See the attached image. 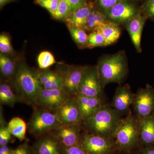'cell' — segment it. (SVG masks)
<instances>
[{
  "label": "cell",
  "mask_w": 154,
  "mask_h": 154,
  "mask_svg": "<svg viewBox=\"0 0 154 154\" xmlns=\"http://www.w3.org/2000/svg\"><path fill=\"white\" fill-rule=\"evenodd\" d=\"M122 119L121 113L112 106L103 105L91 117L83 122L82 126L89 133L113 139Z\"/></svg>",
  "instance_id": "obj_1"
},
{
  "label": "cell",
  "mask_w": 154,
  "mask_h": 154,
  "mask_svg": "<svg viewBox=\"0 0 154 154\" xmlns=\"http://www.w3.org/2000/svg\"><path fill=\"white\" fill-rule=\"evenodd\" d=\"M96 66L102 88L110 83L122 82L128 74L127 59L124 51L101 58Z\"/></svg>",
  "instance_id": "obj_2"
},
{
  "label": "cell",
  "mask_w": 154,
  "mask_h": 154,
  "mask_svg": "<svg viewBox=\"0 0 154 154\" xmlns=\"http://www.w3.org/2000/svg\"><path fill=\"white\" fill-rule=\"evenodd\" d=\"M14 79L16 91L24 103L33 107L42 88L37 71L21 64L17 67Z\"/></svg>",
  "instance_id": "obj_3"
},
{
  "label": "cell",
  "mask_w": 154,
  "mask_h": 154,
  "mask_svg": "<svg viewBox=\"0 0 154 154\" xmlns=\"http://www.w3.org/2000/svg\"><path fill=\"white\" fill-rule=\"evenodd\" d=\"M113 139L116 148L122 151H130L136 146L139 140L138 120L131 112L122 119Z\"/></svg>",
  "instance_id": "obj_4"
},
{
  "label": "cell",
  "mask_w": 154,
  "mask_h": 154,
  "mask_svg": "<svg viewBox=\"0 0 154 154\" xmlns=\"http://www.w3.org/2000/svg\"><path fill=\"white\" fill-rule=\"evenodd\" d=\"M32 116L27 123L28 132L36 138L52 132L62 125L54 113L43 108L34 107Z\"/></svg>",
  "instance_id": "obj_5"
},
{
  "label": "cell",
  "mask_w": 154,
  "mask_h": 154,
  "mask_svg": "<svg viewBox=\"0 0 154 154\" xmlns=\"http://www.w3.org/2000/svg\"><path fill=\"white\" fill-rule=\"evenodd\" d=\"M78 145L90 154H110L116 148L113 139L107 138L85 131Z\"/></svg>",
  "instance_id": "obj_6"
},
{
  "label": "cell",
  "mask_w": 154,
  "mask_h": 154,
  "mask_svg": "<svg viewBox=\"0 0 154 154\" xmlns=\"http://www.w3.org/2000/svg\"><path fill=\"white\" fill-rule=\"evenodd\" d=\"M63 89H44L42 88L38 92L34 107L43 108L53 112L61 105L71 97Z\"/></svg>",
  "instance_id": "obj_7"
},
{
  "label": "cell",
  "mask_w": 154,
  "mask_h": 154,
  "mask_svg": "<svg viewBox=\"0 0 154 154\" xmlns=\"http://www.w3.org/2000/svg\"><path fill=\"white\" fill-rule=\"evenodd\" d=\"M102 88L96 66H86L80 82L78 94L102 98Z\"/></svg>",
  "instance_id": "obj_8"
},
{
  "label": "cell",
  "mask_w": 154,
  "mask_h": 154,
  "mask_svg": "<svg viewBox=\"0 0 154 154\" xmlns=\"http://www.w3.org/2000/svg\"><path fill=\"white\" fill-rule=\"evenodd\" d=\"M133 106L137 117L149 116L154 113V89L149 85L140 88L135 94Z\"/></svg>",
  "instance_id": "obj_9"
},
{
  "label": "cell",
  "mask_w": 154,
  "mask_h": 154,
  "mask_svg": "<svg viewBox=\"0 0 154 154\" xmlns=\"http://www.w3.org/2000/svg\"><path fill=\"white\" fill-rule=\"evenodd\" d=\"M54 113L62 124H82L76 96L69 98Z\"/></svg>",
  "instance_id": "obj_10"
},
{
  "label": "cell",
  "mask_w": 154,
  "mask_h": 154,
  "mask_svg": "<svg viewBox=\"0 0 154 154\" xmlns=\"http://www.w3.org/2000/svg\"><path fill=\"white\" fill-rule=\"evenodd\" d=\"M82 124H63L50 133L57 139L63 148L69 147L79 144Z\"/></svg>",
  "instance_id": "obj_11"
},
{
  "label": "cell",
  "mask_w": 154,
  "mask_h": 154,
  "mask_svg": "<svg viewBox=\"0 0 154 154\" xmlns=\"http://www.w3.org/2000/svg\"><path fill=\"white\" fill-rule=\"evenodd\" d=\"M86 66H72L58 72L62 79L63 89L71 96L79 93V88Z\"/></svg>",
  "instance_id": "obj_12"
},
{
  "label": "cell",
  "mask_w": 154,
  "mask_h": 154,
  "mask_svg": "<svg viewBox=\"0 0 154 154\" xmlns=\"http://www.w3.org/2000/svg\"><path fill=\"white\" fill-rule=\"evenodd\" d=\"M139 11L133 4L126 0L105 11V14L110 21L119 25L126 23Z\"/></svg>",
  "instance_id": "obj_13"
},
{
  "label": "cell",
  "mask_w": 154,
  "mask_h": 154,
  "mask_svg": "<svg viewBox=\"0 0 154 154\" xmlns=\"http://www.w3.org/2000/svg\"><path fill=\"white\" fill-rule=\"evenodd\" d=\"M135 94L128 84L119 86L116 89L111 106L121 114L131 112L130 108L133 105Z\"/></svg>",
  "instance_id": "obj_14"
},
{
  "label": "cell",
  "mask_w": 154,
  "mask_h": 154,
  "mask_svg": "<svg viewBox=\"0 0 154 154\" xmlns=\"http://www.w3.org/2000/svg\"><path fill=\"white\" fill-rule=\"evenodd\" d=\"M147 19L140 10L132 19L125 23L133 44L138 53L142 51L141 46L142 34Z\"/></svg>",
  "instance_id": "obj_15"
},
{
  "label": "cell",
  "mask_w": 154,
  "mask_h": 154,
  "mask_svg": "<svg viewBox=\"0 0 154 154\" xmlns=\"http://www.w3.org/2000/svg\"><path fill=\"white\" fill-rule=\"evenodd\" d=\"M32 147L34 154L63 153V147L50 133L37 138Z\"/></svg>",
  "instance_id": "obj_16"
},
{
  "label": "cell",
  "mask_w": 154,
  "mask_h": 154,
  "mask_svg": "<svg viewBox=\"0 0 154 154\" xmlns=\"http://www.w3.org/2000/svg\"><path fill=\"white\" fill-rule=\"evenodd\" d=\"M76 97L83 122L91 117L103 105L102 98L79 94Z\"/></svg>",
  "instance_id": "obj_17"
},
{
  "label": "cell",
  "mask_w": 154,
  "mask_h": 154,
  "mask_svg": "<svg viewBox=\"0 0 154 154\" xmlns=\"http://www.w3.org/2000/svg\"><path fill=\"white\" fill-rule=\"evenodd\" d=\"M139 140L147 146L154 145V113L146 117H137Z\"/></svg>",
  "instance_id": "obj_18"
},
{
  "label": "cell",
  "mask_w": 154,
  "mask_h": 154,
  "mask_svg": "<svg viewBox=\"0 0 154 154\" xmlns=\"http://www.w3.org/2000/svg\"><path fill=\"white\" fill-rule=\"evenodd\" d=\"M94 8V3L87 2L82 7L72 12L69 17L66 20L67 25L84 29L88 17Z\"/></svg>",
  "instance_id": "obj_19"
},
{
  "label": "cell",
  "mask_w": 154,
  "mask_h": 154,
  "mask_svg": "<svg viewBox=\"0 0 154 154\" xmlns=\"http://www.w3.org/2000/svg\"><path fill=\"white\" fill-rule=\"evenodd\" d=\"M42 88L46 89H63L62 79L59 72L49 70L37 71Z\"/></svg>",
  "instance_id": "obj_20"
},
{
  "label": "cell",
  "mask_w": 154,
  "mask_h": 154,
  "mask_svg": "<svg viewBox=\"0 0 154 154\" xmlns=\"http://www.w3.org/2000/svg\"><path fill=\"white\" fill-rule=\"evenodd\" d=\"M0 103L1 105L13 107L18 103H24L17 91H14L11 85L7 82L0 85Z\"/></svg>",
  "instance_id": "obj_21"
},
{
  "label": "cell",
  "mask_w": 154,
  "mask_h": 154,
  "mask_svg": "<svg viewBox=\"0 0 154 154\" xmlns=\"http://www.w3.org/2000/svg\"><path fill=\"white\" fill-rule=\"evenodd\" d=\"M96 30L99 31L105 38L106 45H110L117 41L121 34V29L118 24L109 21Z\"/></svg>",
  "instance_id": "obj_22"
},
{
  "label": "cell",
  "mask_w": 154,
  "mask_h": 154,
  "mask_svg": "<svg viewBox=\"0 0 154 154\" xmlns=\"http://www.w3.org/2000/svg\"><path fill=\"white\" fill-rule=\"evenodd\" d=\"M109 21L105 14L94 8L88 17L84 29L92 32Z\"/></svg>",
  "instance_id": "obj_23"
},
{
  "label": "cell",
  "mask_w": 154,
  "mask_h": 154,
  "mask_svg": "<svg viewBox=\"0 0 154 154\" xmlns=\"http://www.w3.org/2000/svg\"><path fill=\"white\" fill-rule=\"evenodd\" d=\"M8 127L11 134L20 142L26 140L27 124L23 119L19 117H14L8 123Z\"/></svg>",
  "instance_id": "obj_24"
},
{
  "label": "cell",
  "mask_w": 154,
  "mask_h": 154,
  "mask_svg": "<svg viewBox=\"0 0 154 154\" xmlns=\"http://www.w3.org/2000/svg\"><path fill=\"white\" fill-rule=\"evenodd\" d=\"M17 67L14 61L4 54H0V70L1 74L6 79L14 78Z\"/></svg>",
  "instance_id": "obj_25"
},
{
  "label": "cell",
  "mask_w": 154,
  "mask_h": 154,
  "mask_svg": "<svg viewBox=\"0 0 154 154\" xmlns=\"http://www.w3.org/2000/svg\"><path fill=\"white\" fill-rule=\"evenodd\" d=\"M72 38L80 48H87L88 35L83 28L68 25Z\"/></svg>",
  "instance_id": "obj_26"
},
{
  "label": "cell",
  "mask_w": 154,
  "mask_h": 154,
  "mask_svg": "<svg viewBox=\"0 0 154 154\" xmlns=\"http://www.w3.org/2000/svg\"><path fill=\"white\" fill-rule=\"evenodd\" d=\"M72 12V9L66 0H59L57 8L52 16L56 19L66 20Z\"/></svg>",
  "instance_id": "obj_27"
},
{
  "label": "cell",
  "mask_w": 154,
  "mask_h": 154,
  "mask_svg": "<svg viewBox=\"0 0 154 154\" xmlns=\"http://www.w3.org/2000/svg\"><path fill=\"white\" fill-rule=\"evenodd\" d=\"M104 46H106V42L104 37L99 31L94 30L88 35V48H93Z\"/></svg>",
  "instance_id": "obj_28"
},
{
  "label": "cell",
  "mask_w": 154,
  "mask_h": 154,
  "mask_svg": "<svg viewBox=\"0 0 154 154\" xmlns=\"http://www.w3.org/2000/svg\"><path fill=\"white\" fill-rule=\"evenodd\" d=\"M37 63L39 68L45 69L56 63V61L51 53L48 51H43L38 55Z\"/></svg>",
  "instance_id": "obj_29"
},
{
  "label": "cell",
  "mask_w": 154,
  "mask_h": 154,
  "mask_svg": "<svg viewBox=\"0 0 154 154\" xmlns=\"http://www.w3.org/2000/svg\"><path fill=\"white\" fill-rule=\"evenodd\" d=\"M16 138L10 132L8 123L0 126V146L14 143Z\"/></svg>",
  "instance_id": "obj_30"
},
{
  "label": "cell",
  "mask_w": 154,
  "mask_h": 154,
  "mask_svg": "<svg viewBox=\"0 0 154 154\" xmlns=\"http://www.w3.org/2000/svg\"><path fill=\"white\" fill-rule=\"evenodd\" d=\"M36 4L47 9L51 15L56 11L59 0H36Z\"/></svg>",
  "instance_id": "obj_31"
},
{
  "label": "cell",
  "mask_w": 154,
  "mask_h": 154,
  "mask_svg": "<svg viewBox=\"0 0 154 154\" xmlns=\"http://www.w3.org/2000/svg\"><path fill=\"white\" fill-rule=\"evenodd\" d=\"M140 11L147 19L154 20V0H147Z\"/></svg>",
  "instance_id": "obj_32"
},
{
  "label": "cell",
  "mask_w": 154,
  "mask_h": 154,
  "mask_svg": "<svg viewBox=\"0 0 154 154\" xmlns=\"http://www.w3.org/2000/svg\"><path fill=\"white\" fill-rule=\"evenodd\" d=\"M0 51L4 54L10 53L13 51L10 38L5 34H1L0 36Z\"/></svg>",
  "instance_id": "obj_33"
},
{
  "label": "cell",
  "mask_w": 154,
  "mask_h": 154,
  "mask_svg": "<svg viewBox=\"0 0 154 154\" xmlns=\"http://www.w3.org/2000/svg\"><path fill=\"white\" fill-rule=\"evenodd\" d=\"M11 154H34L32 146H30L27 141L14 149Z\"/></svg>",
  "instance_id": "obj_34"
},
{
  "label": "cell",
  "mask_w": 154,
  "mask_h": 154,
  "mask_svg": "<svg viewBox=\"0 0 154 154\" xmlns=\"http://www.w3.org/2000/svg\"><path fill=\"white\" fill-rule=\"evenodd\" d=\"M126 0H98L99 5L104 11H108L118 3Z\"/></svg>",
  "instance_id": "obj_35"
},
{
  "label": "cell",
  "mask_w": 154,
  "mask_h": 154,
  "mask_svg": "<svg viewBox=\"0 0 154 154\" xmlns=\"http://www.w3.org/2000/svg\"><path fill=\"white\" fill-rule=\"evenodd\" d=\"M63 154H90L79 145L63 148Z\"/></svg>",
  "instance_id": "obj_36"
},
{
  "label": "cell",
  "mask_w": 154,
  "mask_h": 154,
  "mask_svg": "<svg viewBox=\"0 0 154 154\" xmlns=\"http://www.w3.org/2000/svg\"><path fill=\"white\" fill-rule=\"evenodd\" d=\"M72 12L79 8L87 3L86 0H66Z\"/></svg>",
  "instance_id": "obj_37"
},
{
  "label": "cell",
  "mask_w": 154,
  "mask_h": 154,
  "mask_svg": "<svg viewBox=\"0 0 154 154\" xmlns=\"http://www.w3.org/2000/svg\"><path fill=\"white\" fill-rule=\"evenodd\" d=\"M14 149L8 145L0 146V154H11Z\"/></svg>",
  "instance_id": "obj_38"
},
{
  "label": "cell",
  "mask_w": 154,
  "mask_h": 154,
  "mask_svg": "<svg viewBox=\"0 0 154 154\" xmlns=\"http://www.w3.org/2000/svg\"><path fill=\"white\" fill-rule=\"evenodd\" d=\"M141 154H154V147L152 146H147L143 149Z\"/></svg>",
  "instance_id": "obj_39"
},
{
  "label": "cell",
  "mask_w": 154,
  "mask_h": 154,
  "mask_svg": "<svg viewBox=\"0 0 154 154\" xmlns=\"http://www.w3.org/2000/svg\"><path fill=\"white\" fill-rule=\"evenodd\" d=\"M12 0H0V7L2 8L6 4H8Z\"/></svg>",
  "instance_id": "obj_40"
},
{
  "label": "cell",
  "mask_w": 154,
  "mask_h": 154,
  "mask_svg": "<svg viewBox=\"0 0 154 154\" xmlns=\"http://www.w3.org/2000/svg\"></svg>",
  "instance_id": "obj_41"
}]
</instances>
